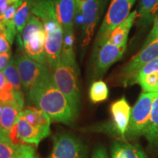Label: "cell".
<instances>
[{"mask_svg": "<svg viewBox=\"0 0 158 158\" xmlns=\"http://www.w3.org/2000/svg\"><path fill=\"white\" fill-rule=\"evenodd\" d=\"M73 31L64 34L60 60L51 72L54 84L70 105L75 119L78 118L81 105L79 74L80 71L74 53Z\"/></svg>", "mask_w": 158, "mask_h": 158, "instance_id": "cell-1", "label": "cell"}, {"mask_svg": "<svg viewBox=\"0 0 158 158\" xmlns=\"http://www.w3.org/2000/svg\"><path fill=\"white\" fill-rule=\"evenodd\" d=\"M27 96L29 102L47 114L51 121L71 124L76 120L68 99L57 88L53 76L33 88Z\"/></svg>", "mask_w": 158, "mask_h": 158, "instance_id": "cell-2", "label": "cell"}, {"mask_svg": "<svg viewBox=\"0 0 158 158\" xmlns=\"http://www.w3.org/2000/svg\"><path fill=\"white\" fill-rule=\"evenodd\" d=\"M31 14L43 22L45 32V54L48 67L51 72L60 60L64 31L59 23L52 0H34Z\"/></svg>", "mask_w": 158, "mask_h": 158, "instance_id": "cell-3", "label": "cell"}, {"mask_svg": "<svg viewBox=\"0 0 158 158\" xmlns=\"http://www.w3.org/2000/svg\"><path fill=\"white\" fill-rule=\"evenodd\" d=\"M158 92H143L131 109L126 138L133 140L144 135L154 100Z\"/></svg>", "mask_w": 158, "mask_h": 158, "instance_id": "cell-4", "label": "cell"}, {"mask_svg": "<svg viewBox=\"0 0 158 158\" xmlns=\"http://www.w3.org/2000/svg\"><path fill=\"white\" fill-rule=\"evenodd\" d=\"M23 90L28 94L37 85L52 76L48 66L40 64L27 56L22 54L15 59Z\"/></svg>", "mask_w": 158, "mask_h": 158, "instance_id": "cell-5", "label": "cell"}, {"mask_svg": "<svg viewBox=\"0 0 158 158\" xmlns=\"http://www.w3.org/2000/svg\"><path fill=\"white\" fill-rule=\"evenodd\" d=\"M135 0H112L97 37L96 46L107 42L112 31L128 17Z\"/></svg>", "mask_w": 158, "mask_h": 158, "instance_id": "cell-6", "label": "cell"}, {"mask_svg": "<svg viewBox=\"0 0 158 158\" xmlns=\"http://www.w3.org/2000/svg\"><path fill=\"white\" fill-rule=\"evenodd\" d=\"M158 57V38L152 41L128 62L120 71L119 82L124 86H130L136 83L138 73L144 65Z\"/></svg>", "mask_w": 158, "mask_h": 158, "instance_id": "cell-7", "label": "cell"}, {"mask_svg": "<svg viewBox=\"0 0 158 158\" xmlns=\"http://www.w3.org/2000/svg\"><path fill=\"white\" fill-rule=\"evenodd\" d=\"M131 109L124 97L113 102L110 106L111 121L105 124L101 130L110 135H114L122 141H127L126 133L129 125Z\"/></svg>", "mask_w": 158, "mask_h": 158, "instance_id": "cell-8", "label": "cell"}, {"mask_svg": "<svg viewBox=\"0 0 158 158\" xmlns=\"http://www.w3.org/2000/svg\"><path fill=\"white\" fill-rule=\"evenodd\" d=\"M100 0H86L76 4L75 18L82 25L83 47L87 46L94 34L100 15Z\"/></svg>", "mask_w": 158, "mask_h": 158, "instance_id": "cell-9", "label": "cell"}, {"mask_svg": "<svg viewBox=\"0 0 158 158\" xmlns=\"http://www.w3.org/2000/svg\"><path fill=\"white\" fill-rule=\"evenodd\" d=\"M51 155L56 158H87V150L83 142L76 136L60 133L53 137Z\"/></svg>", "mask_w": 158, "mask_h": 158, "instance_id": "cell-10", "label": "cell"}, {"mask_svg": "<svg viewBox=\"0 0 158 158\" xmlns=\"http://www.w3.org/2000/svg\"><path fill=\"white\" fill-rule=\"evenodd\" d=\"M96 48L93 62V77L95 78L103 76L111 65L122 59L127 45L117 46L107 41Z\"/></svg>", "mask_w": 158, "mask_h": 158, "instance_id": "cell-11", "label": "cell"}, {"mask_svg": "<svg viewBox=\"0 0 158 158\" xmlns=\"http://www.w3.org/2000/svg\"><path fill=\"white\" fill-rule=\"evenodd\" d=\"M21 46L24 48L26 54L29 58L40 64L48 66L45 54V32L44 29L31 34L23 41Z\"/></svg>", "mask_w": 158, "mask_h": 158, "instance_id": "cell-12", "label": "cell"}, {"mask_svg": "<svg viewBox=\"0 0 158 158\" xmlns=\"http://www.w3.org/2000/svg\"><path fill=\"white\" fill-rule=\"evenodd\" d=\"M55 13L63 31H73L74 19L76 16V0H54Z\"/></svg>", "mask_w": 158, "mask_h": 158, "instance_id": "cell-13", "label": "cell"}, {"mask_svg": "<svg viewBox=\"0 0 158 158\" xmlns=\"http://www.w3.org/2000/svg\"><path fill=\"white\" fill-rule=\"evenodd\" d=\"M137 17H138L137 11L132 12L123 22L120 23L112 31L108 37V42L117 46L127 45L130 30Z\"/></svg>", "mask_w": 158, "mask_h": 158, "instance_id": "cell-14", "label": "cell"}, {"mask_svg": "<svg viewBox=\"0 0 158 158\" xmlns=\"http://www.w3.org/2000/svg\"><path fill=\"white\" fill-rule=\"evenodd\" d=\"M112 158H148L138 144H130L126 141H116L111 148Z\"/></svg>", "mask_w": 158, "mask_h": 158, "instance_id": "cell-15", "label": "cell"}, {"mask_svg": "<svg viewBox=\"0 0 158 158\" xmlns=\"http://www.w3.org/2000/svg\"><path fill=\"white\" fill-rule=\"evenodd\" d=\"M21 114L31 125L40 128L47 133H50L51 119L47 114L42 110L37 108L29 107L21 110Z\"/></svg>", "mask_w": 158, "mask_h": 158, "instance_id": "cell-16", "label": "cell"}, {"mask_svg": "<svg viewBox=\"0 0 158 158\" xmlns=\"http://www.w3.org/2000/svg\"><path fill=\"white\" fill-rule=\"evenodd\" d=\"M144 136L151 147L158 148V96L154 100Z\"/></svg>", "mask_w": 158, "mask_h": 158, "instance_id": "cell-17", "label": "cell"}, {"mask_svg": "<svg viewBox=\"0 0 158 158\" xmlns=\"http://www.w3.org/2000/svg\"><path fill=\"white\" fill-rule=\"evenodd\" d=\"M21 110L13 104H3L2 111L0 114V127L7 134L15 124Z\"/></svg>", "mask_w": 158, "mask_h": 158, "instance_id": "cell-18", "label": "cell"}, {"mask_svg": "<svg viewBox=\"0 0 158 158\" xmlns=\"http://www.w3.org/2000/svg\"><path fill=\"white\" fill-rule=\"evenodd\" d=\"M158 16V0H141L138 17L144 25L155 21Z\"/></svg>", "mask_w": 158, "mask_h": 158, "instance_id": "cell-19", "label": "cell"}, {"mask_svg": "<svg viewBox=\"0 0 158 158\" xmlns=\"http://www.w3.org/2000/svg\"><path fill=\"white\" fill-rule=\"evenodd\" d=\"M34 0H23V3L17 10L15 16V25L17 32L22 33L27 21L31 14V7Z\"/></svg>", "mask_w": 158, "mask_h": 158, "instance_id": "cell-20", "label": "cell"}, {"mask_svg": "<svg viewBox=\"0 0 158 158\" xmlns=\"http://www.w3.org/2000/svg\"><path fill=\"white\" fill-rule=\"evenodd\" d=\"M89 98L94 103L106 100L108 97V88L102 81H97L91 85L89 89Z\"/></svg>", "mask_w": 158, "mask_h": 158, "instance_id": "cell-21", "label": "cell"}, {"mask_svg": "<svg viewBox=\"0 0 158 158\" xmlns=\"http://www.w3.org/2000/svg\"><path fill=\"white\" fill-rule=\"evenodd\" d=\"M3 73L7 81L13 85L15 89L21 91V80L20 74L16 66L15 59L10 61L9 64L3 70Z\"/></svg>", "mask_w": 158, "mask_h": 158, "instance_id": "cell-22", "label": "cell"}, {"mask_svg": "<svg viewBox=\"0 0 158 158\" xmlns=\"http://www.w3.org/2000/svg\"><path fill=\"white\" fill-rule=\"evenodd\" d=\"M136 84L141 86L143 92H158V72L138 77Z\"/></svg>", "mask_w": 158, "mask_h": 158, "instance_id": "cell-23", "label": "cell"}, {"mask_svg": "<svg viewBox=\"0 0 158 158\" xmlns=\"http://www.w3.org/2000/svg\"><path fill=\"white\" fill-rule=\"evenodd\" d=\"M17 147L7 135L0 138V158H13Z\"/></svg>", "mask_w": 158, "mask_h": 158, "instance_id": "cell-24", "label": "cell"}, {"mask_svg": "<svg viewBox=\"0 0 158 158\" xmlns=\"http://www.w3.org/2000/svg\"><path fill=\"white\" fill-rule=\"evenodd\" d=\"M13 158H36L35 149L27 144L19 146Z\"/></svg>", "mask_w": 158, "mask_h": 158, "instance_id": "cell-25", "label": "cell"}, {"mask_svg": "<svg viewBox=\"0 0 158 158\" xmlns=\"http://www.w3.org/2000/svg\"><path fill=\"white\" fill-rule=\"evenodd\" d=\"M155 72H158V57L153 59L152 61H151L149 63H147L146 65H144L143 68L141 69V70L139 71V73H138L137 78L140 76H145V75Z\"/></svg>", "mask_w": 158, "mask_h": 158, "instance_id": "cell-26", "label": "cell"}, {"mask_svg": "<svg viewBox=\"0 0 158 158\" xmlns=\"http://www.w3.org/2000/svg\"><path fill=\"white\" fill-rule=\"evenodd\" d=\"M157 38H158V16L157 17V19H155V21H154L152 29L151 31H150L149 35H148L147 38L146 39V41L144 42L142 48L146 47L147 45H149V43H151L152 41H154Z\"/></svg>", "mask_w": 158, "mask_h": 158, "instance_id": "cell-27", "label": "cell"}, {"mask_svg": "<svg viewBox=\"0 0 158 158\" xmlns=\"http://www.w3.org/2000/svg\"><path fill=\"white\" fill-rule=\"evenodd\" d=\"M10 44L4 32H0V53L10 52Z\"/></svg>", "mask_w": 158, "mask_h": 158, "instance_id": "cell-28", "label": "cell"}, {"mask_svg": "<svg viewBox=\"0 0 158 158\" xmlns=\"http://www.w3.org/2000/svg\"><path fill=\"white\" fill-rule=\"evenodd\" d=\"M10 52L0 53V70H3L9 64Z\"/></svg>", "mask_w": 158, "mask_h": 158, "instance_id": "cell-29", "label": "cell"}, {"mask_svg": "<svg viewBox=\"0 0 158 158\" xmlns=\"http://www.w3.org/2000/svg\"><path fill=\"white\" fill-rule=\"evenodd\" d=\"M92 158H108V156L104 147H98L94 150Z\"/></svg>", "mask_w": 158, "mask_h": 158, "instance_id": "cell-30", "label": "cell"}, {"mask_svg": "<svg viewBox=\"0 0 158 158\" xmlns=\"http://www.w3.org/2000/svg\"><path fill=\"white\" fill-rule=\"evenodd\" d=\"M7 78H5V75H4L2 72L0 71V89L2 88L3 86L7 84Z\"/></svg>", "mask_w": 158, "mask_h": 158, "instance_id": "cell-31", "label": "cell"}, {"mask_svg": "<svg viewBox=\"0 0 158 158\" xmlns=\"http://www.w3.org/2000/svg\"><path fill=\"white\" fill-rule=\"evenodd\" d=\"M7 134L5 133V131H4V130L2 129L1 127H0V138H3V137H5V136H7Z\"/></svg>", "mask_w": 158, "mask_h": 158, "instance_id": "cell-32", "label": "cell"}, {"mask_svg": "<svg viewBox=\"0 0 158 158\" xmlns=\"http://www.w3.org/2000/svg\"><path fill=\"white\" fill-rule=\"evenodd\" d=\"M2 109H3V104L2 103V102H0V114H1L2 111Z\"/></svg>", "mask_w": 158, "mask_h": 158, "instance_id": "cell-33", "label": "cell"}, {"mask_svg": "<svg viewBox=\"0 0 158 158\" xmlns=\"http://www.w3.org/2000/svg\"><path fill=\"white\" fill-rule=\"evenodd\" d=\"M86 1V0H76V4H79V3H81L83 2Z\"/></svg>", "mask_w": 158, "mask_h": 158, "instance_id": "cell-34", "label": "cell"}, {"mask_svg": "<svg viewBox=\"0 0 158 158\" xmlns=\"http://www.w3.org/2000/svg\"><path fill=\"white\" fill-rule=\"evenodd\" d=\"M2 31H3V25L2 24L1 22H0V32H2Z\"/></svg>", "mask_w": 158, "mask_h": 158, "instance_id": "cell-35", "label": "cell"}, {"mask_svg": "<svg viewBox=\"0 0 158 158\" xmlns=\"http://www.w3.org/2000/svg\"><path fill=\"white\" fill-rule=\"evenodd\" d=\"M48 158H56V157H53V156H51H51H50V157H48Z\"/></svg>", "mask_w": 158, "mask_h": 158, "instance_id": "cell-36", "label": "cell"}]
</instances>
